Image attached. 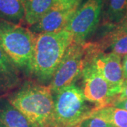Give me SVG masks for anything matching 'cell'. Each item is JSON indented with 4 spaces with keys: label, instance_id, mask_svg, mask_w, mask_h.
Listing matches in <instances>:
<instances>
[{
    "label": "cell",
    "instance_id": "52a82bcc",
    "mask_svg": "<svg viewBox=\"0 0 127 127\" xmlns=\"http://www.w3.org/2000/svg\"><path fill=\"white\" fill-rule=\"evenodd\" d=\"M104 0H86L75 11L65 28L74 42L84 43L95 31L100 21Z\"/></svg>",
    "mask_w": 127,
    "mask_h": 127
},
{
    "label": "cell",
    "instance_id": "44dd1931",
    "mask_svg": "<svg viewBox=\"0 0 127 127\" xmlns=\"http://www.w3.org/2000/svg\"><path fill=\"white\" fill-rule=\"evenodd\" d=\"M122 68L124 78H127V55L122 58Z\"/></svg>",
    "mask_w": 127,
    "mask_h": 127
},
{
    "label": "cell",
    "instance_id": "3957f363",
    "mask_svg": "<svg viewBox=\"0 0 127 127\" xmlns=\"http://www.w3.org/2000/svg\"><path fill=\"white\" fill-rule=\"evenodd\" d=\"M34 41L29 28L0 19V47L17 69L32 73Z\"/></svg>",
    "mask_w": 127,
    "mask_h": 127
},
{
    "label": "cell",
    "instance_id": "8992f818",
    "mask_svg": "<svg viewBox=\"0 0 127 127\" xmlns=\"http://www.w3.org/2000/svg\"><path fill=\"white\" fill-rule=\"evenodd\" d=\"M81 77V87L80 88L85 99L95 104L97 109L113 105L117 100L118 93L88 60Z\"/></svg>",
    "mask_w": 127,
    "mask_h": 127
},
{
    "label": "cell",
    "instance_id": "5b68a950",
    "mask_svg": "<svg viewBox=\"0 0 127 127\" xmlns=\"http://www.w3.org/2000/svg\"><path fill=\"white\" fill-rule=\"evenodd\" d=\"M88 60L87 44L74 42L66 52L55 71L49 86L53 95L64 87L74 84L81 76Z\"/></svg>",
    "mask_w": 127,
    "mask_h": 127
},
{
    "label": "cell",
    "instance_id": "ffe728a7",
    "mask_svg": "<svg viewBox=\"0 0 127 127\" xmlns=\"http://www.w3.org/2000/svg\"><path fill=\"white\" fill-rule=\"evenodd\" d=\"M113 106H115L119 108H122L127 111V100H117L114 103Z\"/></svg>",
    "mask_w": 127,
    "mask_h": 127
},
{
    "label": "cell",
    "instance_id": "7c38bea8",
    "mask_svg": "<svg viewBox=\"0 0 127 127\" xmlns=\"http://www.w3.org/2000/svg\"><path fill=\"white\" fill-rule=\"evenodd\" d=\"M25 21L28 26L37 23L56 4L57 0H23Z\"/></svg>",
    "mask_w": 127,
    "mask_h": 127
},
{
    "label": "cell",
    "instance_id": "ac0fdd59",
    "mask_svg": "<svg viewBox=\"0 0 127 127\" xmlns=\"http://www.w3.org/2000/svg\"><path fill=\"white\" fill-rule=\"evenodd\" d=\"M83 0H57V4L65 8L77 9Z\"/></svg>",
    "mask_w": 127,
    "mask_h": 127
},
{
    "label": "cell",
    "instance_id": "4fadbf2b",
    "mask_svg": "<svg viewBox=\"0 0 127 127\" xmlns=\"http://www.w3.org/2000/svg\"><path fill=\"white\" fill-rule=\"evenodd\" d=\"M90 117L102 119L113 127H127V111L113 105L95 109Z\"/></svg>",
    "mask_w": 127,
    "mask_h": 127
},
{
    "label": "cell",
    "instance_id": "7402d4cb",
    "mask_svg": "<svg viewBox=\"0 0 127 127\" xmlns=\"http://www.w3.org/2000/svg\"><path fill=\"white\" fill-rule=\"evenodd\" d=\"M81 122L78 123V124H76V125L72 126V127H81Z\"/></svg>",
    "mask_w": 127,
    "mask_h": 127
},
{
    "label": "cell",
    "instance_id": "277c9868",
    "mask_svg": "<svg viewBox=\"0 0 127 127\" xmlns=\"http://www.w3.org/2000/svg\"><path fill=\"white\" fill-rule=\"evenodd\" d=\"M54 95L52 127H71L88 118L95 109L91 108L79 87L72 84Z\"/></svg>",
    "mask_w": 127,
    "mask_h": 127
},
{
    "label": "cell",
    "instance_id": "8fae6325",
    "mask_svg": "<svg viewBox=\"0 0 127 127\" xmlns=\"http://www.w3.org/2000/svg\"><path fill=\"white\" fill-rule=\"evenodd\" d=\"M0 127H34L9 100H0Z\"/></svg>",
    "mask_w": 127,
    "mask_h": 127
},
{
    "label": "cell",
    "instance_id": "ba28073f",
    "mask_svg": "<svg viewBox=\"0 0 127 127\" xmlns=\"http://www.w3.org/2000/svg\"><path fill=\"white\" fill-rule=\"evenodd\" d=\"M88 62L97 72L108 82L118 95L125 79L122 68V59L112 52H100L95 45L88 44Z\"/></svg>",
    "mask_w": 127,
    "mask_h": 127
},
{
    "label": "cell",
    "instance_id": "30bf717a",
    "mask_svg": "<svg viewBox=\"0 0 127 127\" xmlns=\"http://www.w3.org/2000/svg\"><path fill=\"white\" fill-rule=\"evenodd\" d=\"M102 52L108 50L123 58L127 55V20L119 25H114L100 43L96 44Z\"/></svg>",
    "mask_w": 127,
    "mask_h": 127
},
{
    "label": "cell",
    "instance_id": "5bb4252c",
    "mask_svg": "<svg viewBox=\"0 0 127 127\" xmlns=\"http://www.w3.org/2000/svg\"><path fill=\"white\" fill-rule=\"evenodd\" d=\"M0 19L16 24L25 21L23 0H0Z\"/></svg>",
    "mask_w": 127,
    "mask_h": 127
},
{
    "label": "cell",
    "instance_id": "d6986e66",
    "mask_svg": "<svg viewBox=\"0 0 127 127\" xmlns=\"http://www.w3.org/2000/svg\"><path fill=\"white\" fill-rule=\"evenodd\" d=\"M127 100V78L124 79L122 86V89L120 91V93L118 95L117 100Z\"/></svg>",
    "mask_w": 127,
    "mask_h": 127
},
{
    "label": "cell",
    "instance_id": "603a6c76",
    "mask_svg": "<svg viewBox=\"0 0 127 127\" xmlns=\"http://www.w3.org/2000/svg\"></svg>",
    "mask_w": 127,
    "mask_h": 127
},
{
    "label": "cell",
    "instance_id": "e0dca14e",
    "mask_svg": "<svg viewBox=\"0 0 127 127\" xmlns=\"http://www.w3.org/2000/svg\"><path fill=\"white\" fill-rule=\"evenodd\" d=\"M80 127H113L109 123L98 117H90L84 119Z\"/></svg>",
    "mask_w": 127,
    "mask_h": 127
},
{
    "label": "cell",
    "instance_id": "9a60e30c",
    "mask_svg": "<svg viewBox=\"0 0 127 127\" xmlns=\"http://www.w3.org/2000/svg\"><path fill=\"white\" fill-rule=\"evenodd\" d=\"M18 81V69L0 47V88H13Z\"/></svg>",
    "mask_w": 127,
    "mask_h": 127
},
{
    "label": "cell",
    "instance_id": "7a4b0ae2",
    "mask_svg": "<svg viewBox=\"0 0 127 127\" xmlns=\"http://www.w3.org/2000/svg\"><path fill=\"white\" fill-rule=\"evenodd\" d=\"M9 101L34 127H52L54 95L49 86L25 84Z\"/></svg>",
    "mask_w": 127,
    "mask_h": 127
},
{
    "label": "cell",
    "instance_id": "9c48e42d",
    "mask_svg": "<svg viewBox=\"0 0 127 127\" xmlns=\"http://www.w3.org/2000/svg\"><path fill=\"white\" fill-rule=\"evenodd\" d=\"M77 9L65 8L56 4L35 24L30 27L34 34L54 32L65 29L68 21Z\"/></svg>",
    "mask_w": 127,
    "mask_h": 127
},
{
    "label": "cell",
    "instance_id": "6da1fadb",
    "mask_svg": "<svg viewBox=\"0 0 127 127\" xmlns=\"http://www.w3.org/2000/svg\"><path fill=\"white\" fill-rule=\"evenodd\" d=\"M73 41L72 34L66 29L35 34L32 73L39 81H51L57 66Z\"/></svg>",
    "mask_w": 127,
    "mask_h": 127
},
{
    "label": "cell",
    "instance_id": "2e32d148",
    "mask_svg": "<svg viewBox=\"0 0 127 127\" xmlns=\"http://www.w3.org/2000/svg\"><path fill=\"white\" fill-rule=\"evenodd\" d=\"M104 16L107 23L119 25L127 20V0H106Z\"/></svg>",
    "mask_w": 127,
    "mask_h": 127
}]
</instances>
